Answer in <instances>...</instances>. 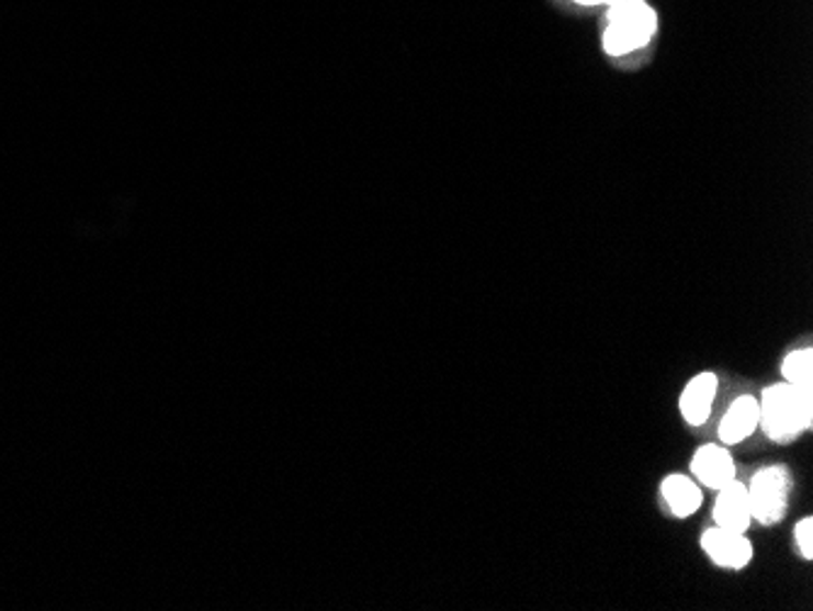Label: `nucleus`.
Returning a JSON list of instances; mask_svg holds the SVG:
<instances>
[{"label":"nucleus","instance_id":"f257e3e1","mask_svg":"<svg viewBox=\"0 0 813 611\" xmlns=\"http://www.w3.org/2000/svg\"><path fill=\"white\" fill-rule=\"evenodd\" d=\"M760 403V431L775 443H789L799 439L813 425V387H799L789 383L767 385L757 397Z\"/></svg>","mask_w":813,"mask_h":611},{"label":"nucleus","instance_id":"f03ea898","mask_svg":"<svg viewBox=\"0 0 813 611\" xmlns=\"http://www.w3.org/2000/svg\"><path fill=\"white\" fill-rule=\"evenodd\" d=\"M748 487L753 521H760L763 527H772L782 521L789 507V495H792V480L782 465H770L753 475Z\"/></svg>","mask_w":813,"mask_h":611},{"label":"nucleus","instance_id":"7ed1b4c3","mask_svg":"<svg viewBox=\"0 0 813 611\" xmlns=\"http://www.w3.org/2000/svg\"><path fill=\"white\" fill-rule=\"evenodd\" d=\"M699 546L707 553V558L723 570H743L753 561V543L748 533L731 531L716 524L701 533Z\"/></svg>","mask_w":813,"mask_h":611},{"label":"nucleus","instance_id":"20e7f679","mask_svg":"<svg viewBox=\"0 0 813 611\" xmlns=\"http://www.w3.org/2000/svg\"><path fill=\"white\" fill-rule=\"evenodd\" d=\"M689 471H692V477L701 487L714 493L731 480H736V461H733L729 446H723V443L699 446L692 455V463H689Z\"/></svg>","mask_w":813,"mask_h":611},{"label":"nucleus","instance_id":"39448f33","mask_svg":"<svg viewBox=\"0 0 813 611\" xmlns=\"http://www.w3.org/2000/svg\"><path fill=\"white\" fill-rule=\"evenodd\" d=\"M719 395V375L714 371H701L689 377L679 393V415L689 427H704Z\"/></svg>","mask_w":813,"mask_h":611},{"label":"nucleus","instance_id":"423d86ee","mask_svg":"<svg viewBox=\"0 0 813 611\" xmlns=\"http://www.w3.org/2000/svg\"><path fill=\"white\" fill-rule=\"evenodd\" d=\"M760 427V403L755 395H741L733 399L719 421V443L738 446L748 441Z\"/></svg>","mask_w":813,"mask_h":611},{"label":"nucleus","instance_id":"0eeeda50","mask_svg":"<svg viewBox=\"0 0 813 611\" xmlns=\"http://www.w3.org/2000/svg\"><path fill=\"white\" fill-rule=\"evenodd\" d=\"M714 524L731 529V531L748 533L753 524L750 499H748V487H745V483H741L738 477L736 480H731L729 485H723L721 490H716Z\"/></svg>","mask_w":813,"mask_h":611},{"label":"nucleus","instance_id":"6e6552de","mask_svg":"<svg viewBox=\"0 0 813 611\" xmlns=\"http://www.w3.org/2000/svg\"><path fill=\"white\" fill-rule=\"evenodd\" d=\"M660 497L677 519H687V517L697 514L701 509V502H704V490H701V485L695 480L692 475L670 473L660 483Z\"/></svg>","mask_w":813,"mask_h":611},{"label":"nucleus","instance_id":"1a4fd4ad","mask_svg":"<svg viewBox=\"0 0 813 611\" xmlns=\"http://www.w3.org/2000/svg\"><path fill=\"white\" fill-rule=\"evenodd\" d=\"M648 39H651V32L633 25V22H609V27L605 30V37H601V44H605V52L611 54V57H623V54L645 47Z\"/></svg>","mask_w":813,"mask_h":611},{"label":"nucleus","instance_id":"9d476101","mask_svg":"<svg viewBox=\"0 0 813 611\" xmlns=\"http://www.w3.org/2000/svg\"><path fill=\"white\" fill-rule=\"evenodd\" d=\"M782 381L799 387V391L813 387V351L811 349H794L784 355Z\"/></svg>","mask_w":813,"mask_h":611},{"label":"nucleus","instance_id":"9b49d317","mask_svg":"<svg viewBox=\"0 0 813 611\" xmlns=\"http://www.w3.org/2000/svg\"><path fill=\"white\" fill-rule=\"evenodd\" d=\"M609 22H633V25L643 27L651 35L655 32V25H658L653 10L641 0H619V3L609 5Z\"/></svg>","mask_w":813,"mask_h":611},{"label":"nucleus","instance_id":"f8f14e48","mask_svg":"<svg viewBox=\"0 0 813 611\" xmlns=\"http://www.w3.org/2000/svg\"><path fill=\"white\" fill-rule=\"evenodd\" d=\"M794 543H797V551L801 553V558L813 561V519L811 517L797 521Z\"/></svg>","mask_w":813,"mask_h":611},{"label":"nucleus","instance_id":"ddd939ff","mask_svg":"<svg viewBox=\"0 0 813 611\" xmlns=\"http://www.w3.org/2000/svg\"><path fill=\"white\" fill-rule=\"evenodd\" d=\"M575 3H583V5H597V3H601V0H575Z\"/></svg>","mask_w":813,"mask_h":611}]
</instances>
